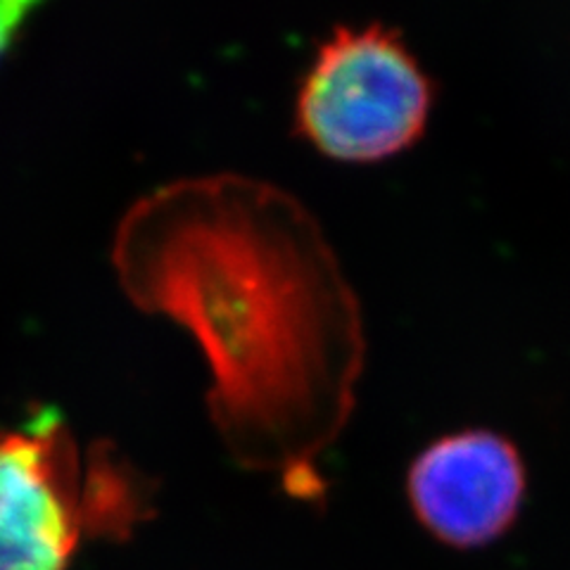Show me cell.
Listing matches in <instances>:
<instances>
[{"label": "cell", "instance_id": "cell-2", "mask_svg": "<svg viewBox=\"0 0 570 570\" xmlns=\"http://www.w3.org/2000/svg\"><path fill=\"white\" fill-rule=\"evenodd\" d=\"M146 511L142 475L105 442L83 459L58 409L0 428V570H67L86 534L124 540Z\"/></svg>", "mask_w": 570, "mask_h": 570}, {"label": "cell", "instance_id": "cell-1", "mask_svg": "<svg viewBox=\"0 0 570 570\" xmlns=\"http://www.w3.org/2000/svg\"><path fill=\"white\" fill-rule=\"evenodd\" d=\"M112 266L134 307L198 343L228 456L295 497L324 494L316 459L354 412L366 335L314 214L262 178H176L124 214Z\"/></svg>", "mask_w": 570, "mask_h": 570}, {"label": "cell", "instance_id": "cell-5", "mask_svg": "<svg viewBox=\"0 0 570 570\" xmlns=\"http://www.w3.org/2000/svg\"><path fill=\"white\" fill-rule=\"evenodd\" d=\"M33 10L36 3H29V0H0V58L6 56Z\"/></svg>", "mask_w": 570, "mask_h": 570}, {"label": "cell", "instance_id": "cell-4", "mask_svg": "<svg viewBox=\"0 0 570 570\" xmlns=\"http://www.w3.org/2000/svg\"><path fill=\"white\" fill-rule=\"evenodd\" d=\"M419 523L440 542L473 549L513 525L525 497V466L515 444L471 428L435 440L406 473Z\"/></svg>", "mask_w": 570, "mask_h": 570}, {"label": "cell", "instance_id": "cell-3", "mask_svg": "<svg viewBox=\"0 0 570 570\" xmlns=\"http://www.w3.org/2000/svg\"><path fill=\"white\" fill-rule=\"evenodd\" d=\"M433 83L397 31L335 27L295 100V129L337 163H383L425 131Z\"/></svg>", "mask_w": 570, "mask_h": 570}]
</instances>
